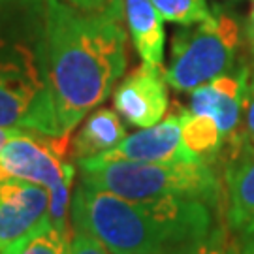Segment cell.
I'll use <instances>...</instances> for the list:
<instances>
[{
	"label": "cell",
	"instance_id": "21",
	"mask_svg": "<svg viewBox=\"0 0 254 254\" xmlns=\"http://www.w3.org/2000/svg\"><path fill=\"white\" fill-rule=\"evenodd\" d=\"M72 6H77V8H96V6H102L104 2L108 0H64Z\"/></svg>",
	"mask_w": 254,
	"mask_h": 254
},
{
	"label": "cell",
	"instance_id": "10",
	"mask_svg": "<svg viewBox=\"0 0 254 254\" xmlns=\"http://www.w3.org/2000/svg\"><path fill=\"white\" fill-rule=\"evenodd\" d=\"M49 218L47 189L25 181L0 183V254H6Z\"/></svg>",
	"mask_w": 254,
	"mask_h": 254
},
{
	"label": "cell",
	"instance_id": "9",
	"mask_svg": "<svg viewBox=\"0 0 254 254\" xmlns=\"http://www.w3.org/2000/svg\"><path fill=\"white\" fill-rule=\"evenodd\" d=\"M113 104L121 117L137 128L153 127L166 117L170 106L168 81L160 66L143 63L117 85Z\"/></svg>",
	"mask_w": 254,
	"mask_h": 254
},
{
	"label": "cell",
	"instance_id": "15",
	"mask_svg": "<svg viewBox=\"0 0 254 254\" xmlns=\"http://www.w3.org/2000/svg\"><path fill=\"white\" fill-rule=\"evenodd\" d=\"M72 232H61L46 218L40 226L6 254H70Z\"/></svg>",
	"mask_w": 254,
	"mask_h": 254
},
{
	"label": "cell",
	"instance_id": "5",
	"mask_svg": "<svg viewBox=\"0 0 254 254\" xmlns=\"http://www.w3.org/2000/svg\"><path fill=\"white\" fill-rule=\"evenodd\" d=\"M239 46V21L234 13L217 6L207 19L175 32L164 77L175 91L192 92L236 68Z\"/></svg>",
	"mask_w": 254,
	"mask_h": 254
},
{
	"label": "cell",
	"instance_id": "13",
	"mask_svg": "<svg viewBox=\"0 0 254 254\" xmlns=\"http://www.w3.org/2000/svg\"><path fill=\"white\" fill-rule=\"evenodd\" d=\"M83 121V127L79 128L70 145L73 158L77 162L108 153L109 149L119 145L127 137V130L113 109H94Z\"/></svg>",
	"mask_w": 254,
	"mask_h": 254
},
{
	"label": "cell",
	"instance_id": "14",
	"mask_svg": "<svg viewBox=\"0 0 254 254\" xmlns=\"http://www.w3.org/2000/svg\"><path fill=\"white\" fill-rule=\"evenodd\" d=\"M177 254H254V236H241L228 226L215 224L207 236Z\"/></svg>",
	"mask_w": 254,
	"mask_h": 254
},
{
	"label": "cell",
	"instance_id": "16",
	"mask_svg": "<svg viewBox=\"0 0 254 254\" xmlns=\"http://www.w3.org/2000/svg\"><path fill=\"white\" fill-rule=\"evenodd\" d=\"M164 21L177 23L181 27L200 23L211 15L205 0H151Z\"/></svg>",
	"mask_w": 254,
	"mask_h": 254
},
{
	"label": "cell",
	"instance_id": "4",
	"mask_svg": "<svg viewBox=\"0 0 254 254\" xmlns=\"http://www.w3.org/2000/svg\"><path fill=\"white\" fill-rule=\"evenodd\" d=\"M79 181L128 200H200L218 209L222 183L203 160L168 164L79 162Z\"/></svg>",
	"mask_w": 254,
	"mask_h": 254
},
{
	"label": "cell",
	"instance_id": "11",
	"mask_svg": "<svg viewBox=\"0 0 254 254\" xmlns=\"http://www.w3.org/2000/svg\"><path fill=\"white\" fill-rule=\"evenodd\" d=\"M226 226L254 236V145L243 136L226 151L224 164Z\"/></svg>",
	"mask_w": 254,
	"mask_h": 254
},
{
	"label": "cell",
	"instance_id": "1",
	"mask_svg": "<svg viewBox=\"0 0 254 254\" xmlns=\"http://www.w3.org/2000/svg\"><path fill=\"white\" fill-rule=\"evenodd\" d=\"M47 4V66L61 136L109 96L127 70L125 2L108 0L77 8L64 0Z\"/></svg>",
	"mask_w": 254,
	"mask_h": 254
},
{
	"label": "cell",
	"instance_id": "18",
	"mask_svg": "<svg viewBox=\"0 0 254 254\" xmlns=\"http://www.w3.org/2000/svg\"><path fill=\"white\" fill-rule=\"evenodd\" d=\"M243 132L247 139L254 145V63L249 66V81H247L245 108H243Z\"/></svg>",
	"mask_w": 254,
	"mask_h": 254
},
{
	"label": "cell",
	"instance_id": "7",
	"mask_svg": "<svg viewBox=\"0 0 254 254\" xmlns=\"http://www.w3.org/2000/svg\"><path fill=\"white\" fill-rule=\"evenodd\" d=\"M249 81V64H239L230 72L194 89L189 111L205 115L218 127L226 141V151L245 136L243 108ZM226 154V153H224Z\"/></svg>",
	"mask_w": 254,
	"mask_h": 254
},
{
	"label": "cell",
	"instance_id": "17",
	"mask_svg": "<svg viewBox=\"0 0 254 254\" xmlns=\"http://www.w3.org/2000/svg\"><path fill=\"white\" fill-rule=\"evenodd\" d=\"M70 254H111L102 245L96 237L91 234L83 232V230H75L73 228L72 241H70Z\"/></svg>",
	"mask_w": 254,
	"mask_h": 254
},
{
	"label": "cell",
	"instance_id": "2",
	"mask_svg": "<svg viewBox=\"0 0 254 254\" xmlns=\"http://www.w3.org/2000/svg\"><path fill=\"white\" fill-rule=\"evenodd\" d=\"M215 211L185 198L128 200L79 181L70 217L111 254H177L213 230Z\"/></svg>",
	"mask_w": 254,
	"mask_h": 254
},
{
	"label": "cell",
	"instance_id": "20",
	"mask_svg": "<svg viewBox=\"0 0 254 254\" xmlns=\"http://www.w3.org/2000/svg\"><path fill=\"white\" fill-rule=\"evenodd\" d=\"M21 132H27V130H19V128H9V127H0V149L6 145L11 137L19 136Z\"/></svg>",
	"mask_w": 254,
	"mask_h": 254
},
{
	"label": "cell",
	"instance_id": "3",
	"mask_svg": "<svg viewBox=\"0 0 254 254\" xmlns=\"http://www.w3.org/2000/svg\"><path fill=\"white\" fill-rule=\"evenodd\" d=\"M0 127L61 136L47 66L46 0H0Z\"/></svg>",
	"mask_w": 254,
	"mask_h": 254
},
{
	"label": "cell",
	"instance_id": "19",
	"mask_svg": "<svg viewBox=\"0 0 254 254\" xmlns=\"http://www.w3.org/2000/svg\"><path fill=\"white\" fill-rule=\"evenodd\" d=\"M245 36L249 42V47L254 53V0H253V8H251V15L247 19V27H245Z\"/></svg>",
	"mask_w": 254,
	"mask_h": 254
},
{
	"label": "cell",
	"instance_id": "6",
	"mask_svg": "<svg viewBox=\"0 0 254 254\" xmlns=\"http://www.w3.org/2000/svg\"><path fill=\"white\" fill-rule=\"evenodd\" d=\"M70 136L21 132L0 149V183L25 181L47 190L64 179Z\"/></svg>",
	"mask_w": 254,
	"mask_h": 254
},
{
	"label": "cell",
	"instance_id": "8",
	"mask_svg": "<svg viewBox=\"0 0 254 254\" xmlns=\"http://www.w3.org/2000/svg\"><path fill=\"white\" fill-rule=\"evenodd\" d=\"M200 160L189 151L183 141L181 119L179 111L164 117L153 127L137 130L136 134L127 136L119 145L108 153L87 158V162H139V164H168ZM81 162V160H79Z\"/></svg>",
	"mask_w": 254,
	"mask_h": 254
},
{
	"label": "cell",
	"instance_id": "12",
	"mask_svg": "<svg viewBox=\"0 0 254 254\" xmlns=\"http://www.w3.org/2000/svg\"><path fill=\"white\" fill-rule=\"evenodd\" d=\"M125 17L136 51L143 63L162 66L166 32L164 19L151 0H125Z\"/></svg>",
	"mask_w": 254,
	"mask_h": 254
}]
</instances>
